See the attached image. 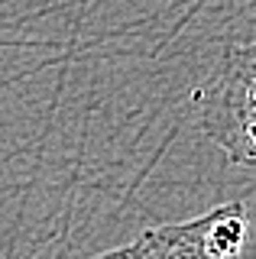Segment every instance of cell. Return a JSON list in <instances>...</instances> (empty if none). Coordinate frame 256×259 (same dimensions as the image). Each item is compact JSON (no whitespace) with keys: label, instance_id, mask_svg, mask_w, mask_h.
Here are the masks:
<instances>
[{"label":"cell","instance_id":"1","mask_svg":"<svg viewBox=\"0 0 256 259\" xmlns=\"http://www.w3.org/2000/svg\"><path fill=\"white\" fill-rule=\"evenodd\" d=\"M204 133L240 165H256V42L221 62L204 94Z\"/></svg>","mask_w":256,"mask_h":259},{"label":"cell","instance_id":"2","mask_svg":"<svg viewBox=\"0 0 256 259\" xmlns=\"http://www.w3.org/2000/svg\"><path fill=\"white\" fill-rule=\"evenodd\" d=\"M246 243V210L240 201L185 224L143 230L133 243L94 259H240Z\"/></svg>","mask_w":256,"mask_h":259}]
</instances>
